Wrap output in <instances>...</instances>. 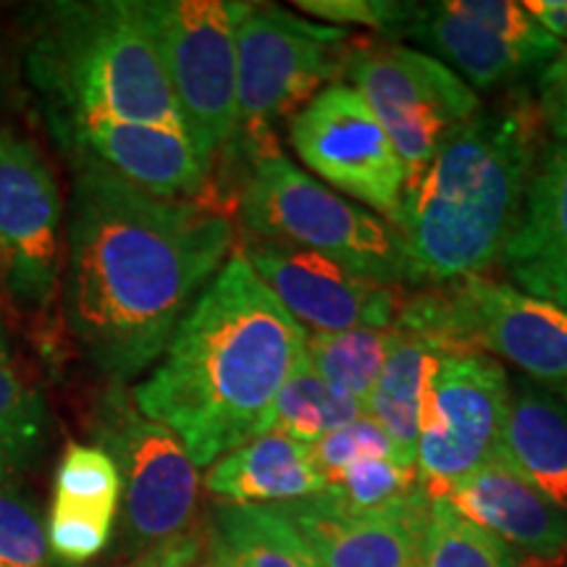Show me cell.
Here are the masks:
<instances>
[{
  "label": "cell",
  "mask_w": 567,
  "mask_h": 567,
  "mask_svg": "<svg viewBox=\"0 0 567 567\" xmlns=\"http://www.w3.org/2000/svg\"><path fill=\"white\" fill-rule=\"evenodd\" d=\"M200 542L193 534H184L145 549L130 567H195Z\"/></svg>",
  "instance_id": "obj_35"
},
{
  "label": "cell",
  "mask_w": 567,
  "mask_h": 567,
  "mask_svg": "<svg viewBox=\"0 0 567 567\" xmlns=\"http://www.w3.org/2000/svg\"><path fill=\"white\" fill-rule=\"evenodd\" d=\"M239 252L287 313L313 334L389 329L400 313V287L354 274L302 247L245 237Z\"/></svg>",
  "instance_id": "obj_15"
},
{
  "label": "cell",
  "mask_w": 567,
  "mask_h": 567,
  "mask_svg": "<svg viewBox=\"0 0 567 567\" xmlns=\"http://www.w3.org/2000/svg\"><path fill=\"white\" fill-rule=\"evenodd\" d=\"M344 74L400 155L408 200L439 147L481 111V97L431 53L394 42L352 45Z\"/></svg>",
  "instance_id": "obj_9"
},
{
  "label": "cell",
  "mask_w": 567,
  "mask_h": 567,
  "mask_svg": "<svg viewBox=\"0 0 567 567\" xmlns=\"http://www.w3.org/2000/svg\"><path fill=\"white\" fill-rule=\"evenodd\" d=\"M405 38L436 53L473 90L515 84L544 71L565 51L513 0H442L423 3Z\"/></svg>",
  "instance_id": "obj_14"
},
{
  "label": "cell",
  "mask_w": 567,
  "mask_h": 567,
  "mask_svg": "<svg viewBox=\"0 0 567 567\" xmlns=\"http://www.w3.org/2000/svg\"><path fill=\"white\" fill-rule=\"evenodd\" d=\"M122 476L111 455L97 444L69 442L55 471L53 502L116 515Z\"/></svg>",
  "instance_id": "obj_29"
},
{
  "label": "cell",
  "mask_w": 567,
  "mask_h": 567,
  "mask_svg": "<svg viewBox=\"0 0 567 567\" xmlns=\"http://www.w3.org/2000/svg\"><path fill=\"white\" fill-rule=\"evenodd\" d=\"M509 400L502 363L478 352L444 354L417 425L415 467L431 502L499 455Z\"/></svg>",
  "instance_id": "obj_11"
},
{
  "label": "cell",
  "mask_w": 567,
  "mask_h": 567,
  "mask_svg": "<svg viewBox=\"0 0 567 567\" xmlns=\"http://www.w3.org/2000/svg\"><path fill=\"white\" fill-rule=\"evenodd\" d=\"M213 536L237 567H318L313 551L279 507L218 505Z\"/></svg>",
  "instance_id": "obj_24"
},
{
  "label": "cell",
  "mask_w": 567,
  "mask_h": 567,
  "mask_svg": "<svg viewBox=\"0 0 567 567\" xmlns=\"http://www.w3.org/2000/svg\"><path fill=\"white\" fill-rule=\"evenodd\" d=\"M205 488L224 505L276 507L321 494L326 481L310 463L308 444L274 429L216 460Z\"/></svg>",
  "instance_id": "obj_21"
},
{
  "label": "cell",
  "mask_w": 567,
  "mask_h": 567,
  "mask_svg": "<svg viewBox=\"0 0 567 567\" xmlns=\"http://www.w3.org/2000/svg\"><path fill=\"white\" fill-rule=\"evenodd\" d=\"M92 436L118 467L126 534L134 547L145 551L187 534L200 476L179 436L142 415L122 384H113L95 408Z\"/></svg>",
  "instance_id": "obj_10"
},
{
  "label": "cell",
  "mask_w": 567,
  "mask_h": 567,
  "mask_svg": "<svg viewBox=\"0 0 567 567\" xmlns=\"http://www.w3.org/2000/svg\"><path fill=\"white\" fill-rule=\"evenodd\" d=\"M444 502L492 536L515 567L567 565V513L502 455L457 481Z\"/></svg>",
  "instance_id": "obj_17"
},
{
  "label": "cell",
  "mask_w": 567,
  "mask_h": 567,
  "mask_svg": "<svg viewBox=\"0 0 567 567\" xmlns=\"http://www.w3.org/2000/svg\"><path fill=\"white\" fill-rule=\"evenodd\" d=\"M48 402L21 368L9 326L0 318V486L24 473L48 439Z\"/></svg>",
  "instance_id": "obj_23"
},
{
  "label": "cell",
  "mask_w": 567,
  "mask_h": 567,
  "mask_svg": "<svg viewBox=\"0 0 567 567\" xmlns=\"http://www.w3.org/2000/svg\"><path fill=\"white\" fill-rule=\"evenodd\" d=\"M113 517L116 515L53 502L51 520L45 528L48 547L66 565L90 563L109 547Z\"/></svg>",
  "instance_id": "obj_31"
},
{
  "label": "cell",
  "mask_w": 567,
  "mask_h": 567,
  "mask_svg": "<svg viewBox=\"0 0 567 567\" xmlns=\"http://www.w3.org/2000/svg\"><path fill=\"white\" fill-rule=\"evenodd\" d=\"M276 507L313 551L318 567H421L431 507L413 515H354L323 494Z\"/></svg>",
  "instance_id": "obj_19"
},
{
  "label": "cell",
  "mask_w": 567,
  "mask_h": 567,
  "mask_svg": "<svg viewBox=\"0 0 567 567\" xmlns=\"http://www.w3.org/2000/svg\"><path fill=\"white\" fill-rule=\"evenodd\" d=\"M536 109L542 126L567 142V48L538 74Z\"/></svg>",
  "instance_id": "obj_34"
},
{
  "label": "cell",
  "mask_w": 567,
  "mask_h": 567,
  "mask_svg": "<svg viewBox=\"0 0 567 567\" xmlns=\"http://www.w3.org/2000/svg\"><path fill=\"white\" fill-rule=\"evenodd\" d=\"M231 218L203 200L142 193L74 163L66 321L113 384L158 363L176 326L234 250Z\"/></svg>",
  "instance_id": "obj_1"
},
{
  "label": "cell",
  "mask_w": 567,
  "mask_h": 567,
  "mask_svg": "<svg viewBox=\"0 0 567 567\" xmlns=\"http://www.w3.org/2000/svg\"><path fill=\"white\" fill-rule=\"evenodd\" d=\"M421 567H515L505 549L444 499L431 502Z\"/></svg>",
  "instance_id": "obj_28"
},
{
  "label": "cell",
  "mask_w": 567,
  "mask_h": 567,
  "mask_svg": "<svg viewBox=\"0 0 567 567\" xmlns=\"http://www.w3.org/2000/svg\"><path fill=\"white\" fill-rule=\"evenodd\" d=\"M350 34L266 3H239L237 134L221 158L239 174L281 153L274 124L302 111L323 84L344 71Z\"/></svg>",
  "instance_id": "obj_7"
},
{
  "label": "cell",
  "mask_w": 567,
  "mask_h": 567,
  "mask_svg": "<svg viewBox=\"0 0 567 567\" xmlns=\"http://www.w3.org/2000/svg\"><path fill=\"white\" fill-rule=\"evenodd\" d=\"M203 567H237L231 563V557L226 555V549L221 547L216 536H210V547H208V557H205Z\"/></svg>",
  "instance_id": "obj_37"
},
{
  "label": "cell",
  "mask_w": 567,
  "mask_h": 567,
  "mask_svg": "<svg viewBox=\"0 0 567 567\" xmlns=\"http://www.w3.org/2000/svg\"><path fill=\"white\" fill-rule=\"evenodd\" d=\"M308 455H310V463H313V467L318 471V476L323 481H331L334 476H339L344 467L363 463V460L389 457L400 463L392 439H389L386 431L365 413L360 415L358 421L347 423L342 429L321 436L318 442L308 444Z\"/></svg>",
  "instance_id": "obj_30"
},
{
  "label": "cell",
  "mask_w": 567,
  "mask_h": 567,
  "mask_svg": "<svg viewBox=\"0 0 567 567\" xmlns=\"http://www.w3.org/2000/svg\"><path fill=\"white\" fill-rule=\"evenodd\" d=\"M27 71L48 118L105 116L184 132L142 0L42 6Z\"/></svg>",
  "instance_id": "obj_4"
},
{
  "label": "cell",
  "mask_w": 567,
  "mask_h": 567,
  "mask_svg": "<svg viewBox=\"0 0 567 567\" xmlns=\"http://www.w3.org/2000/svg\"><path fill=\"white\" fill-rule=\"evenodd\" d=\"M302 358L305 329L234 250L132 402L172 429L197 467H210L274 431L276 394Z\"/></svg>",
  "instance_id": "obj_2"
},
{
  "label": "cell",
  "mask_w": 567,
  "mask_h": 567,
  "mask_svg": "<svg viewBox=\"0 0 567 567\" xmlns=\"http://www.w3.org/2000/svg\"><path fill=\"white\" fill-rule=\"evenodd\" d=\"M295 9L334 24H360L375 32L408 34L421 17L423 3L400 0H297Z\"/></svg>",
  "instance_id": "obj_33"
},
{
  "label": "cell",
  "mask_w": 567,
  "mask_h": 567,
  "mask_svg": "<svg viewBox=\"0 0 567 567\" xmlns=\"http://www.w3.org/2000/svg\"><path fill=\"white\" fill-rule=\"evenodd\" d=\"M63 200L40 147L0 130V284L19 308L40 313L61 279Z\"/></svg>",
  "instance_id": "obj_13"
},
{
  "label": "cell",
  "mask_w": 567,
  "mask_h": 567,
  "mask_svg": "<svg viewBox=\"0 0 567 567\" xmlns=\"http://www.w3.org/2000/svg\"><path fill=\"white\" fill-rule=\"evenodd\" d=\"M363 413L365 408L360 402L334 392L313 371L308 358H302L281 392L276 394L274 429L300 444H313L331 431L358 421Z\"/></svg>",
  "instance_id": "obj_27"
},
{
  "label": "cell",
  "mask_w": 567,
  "mask_h": 567,
  "mask_svg": "<svg viewBox=\"0 0 567 567\" xmlns=\"http://www.w3.org/2000/svg\"><path fill=\"white\" fill-rule=\"evenodd\" d=\"M289 142L310 172L396 226L405 208V166L358 90L326 84L292 116Z\"/></svg>",
  "instance_id": "obj_12"
},
{
  "label": "cell",
  "mask_w": 567,
  "mask_h": 567,
  "mask_svg": "<svg viewBox=\"0 0 567 567\" xmlns=\"http://www.w3.org/2000/svg\"><path fill=\"white\" fill-rule=\"evenodd\" d=\"M48 534L40 517L0 486V567H48Z\"/></svg>",
  "instance_id": "obj_32"
},
{
  "label": "cell",
  "mask_w": 567,
  "mask_h": 567,
  "mask_svg": "<svg viewBox=\"0 0 567 567\" xmlns=\"http://www.w3.org/2000/svg\"><path fill=\"white\" fill-rule=\"evenodd\" d=\"M442 358L444 352L439 347L402 334L365 400V415H371L386 431L396 457L405 465H415L417 425H421L431 379Z\"/></svg>",
  "instance_id": "obj_22"
},
{
  "label": "cell",
  "mask_w": 567,
  "mask_h": 567,
  "mask_svg": "<svg viewBox=\"0 0 567 567\" xmlns=\"http://www.w3.org/2000/svg\"><path fill=\"white\" fill-rule=\"evenodd\" d=\"M499 455L567 513V384H509Z\"/></svg>",
  "instance_id": "obj_20"
},
{
  "label": "cell",
  "mask_w": 567,
  "mask_h": 567,
  "mask_svg": "<svg viewBox=\"0 0 567 567\" xmlns=\"http://www.w3.org/2000/svg\"><path fill=\"white\" fill-rule=\"evenodd\" d=\"M48 124L71 161L101 168L142 193L168 200H197L208 193V166L182 130L105 116H55Z\"/></svg>",
  "instance_id": "obj_16"
},
{
  "label": "cell",
  "mask_w": 567,
  "mask_h": 567,
  "mask_svg": "<svg viewBox=\"0 0 567 567\" xmlns=\"http://www.w3.org/2000/svg\"><path fill=\"white\" fill-rule=\"evenodd\" d=\"M237 218L250 239L302 247L392 287L408 284L396 226L331 193L281 153L266 155L239 174Z\"/></svg>",
  "instance_id": "obj_5"
},
{
  "label": "cell",
  "mask_w": 567,
  "mask_h": 567,
  "mask_svg": "<svg viewBox=\"0 0 567 567\" xmlns=\"http://www.w3.org/2000/svg\"><path fill=\"white\" fill-rule=\"evenodd\" d=\"M321 494L354 515H413L431 507L417 467L389 457L344 467L339 476L326 481Z\"/></svg>",
  "instance_id": "obj_26"
},
{
  "label": "cell",
  "mask_w": 567,
  "mask_h": 567,
  "mask_svg": "<svg viewBox=\"0 0 567 567\" xmlns=\"http://www.w3.org/2000/svg\"><path fill=\"white\" fill-rule=\"evenodd\" d=\"M542 155L536 103L481 109L439 147L408 195L396 231L408 284L439 287L499 264Z\"/></svg>",
  "instance_id": "obj_3"
},
{
  "label": "cell",
  "mask_w": 567,
  "mask_h": 567,
  "mask_svg": "<svg viewBox=\"0 0 567 567\" xmlns=\"http://www.w3.org/2000/svg\"><path fill=\"white\" fill-rule=\"evenodd\" d=\"M0 95H3V61H0Z\"/></svg>",
  "instance_id": "obj_38"
},
{
  "label": "cell",
  "mask_w": 567,
  "mask_h": 567,
  "mask_svg": "<svg viewBox=\"0 0 567 567\" xmlns=\"http://www.w3.org/2000/svg\"><path fill=\"white\" fill-rule=\"evenodd\" d=\"M523 9L544 32L567 48V0H526Z\"/></svg>",
  "instance_id": "obj_36"
},
{
  "label": "cell",
  "mask_w": 567,
  "mask_h": 567,
  "mask_svg": "<svg viewBox=\"0 0 567 567\" xmlns=\"http://www.w3.org/2000/svg\"><path fill=\"white\" fill-rule=\"evenodd\" d=\"M402 334L389 329H352L339 334H305V358L334 392L365 408L368 394Z\"/></svg>",
  "instance_id": "obj_25"
},
{
  "label": "cell",
  "mask_w": 567,
  "mask_h": 567,
  "mask_svg": "<svg viewBox=\"0 0 567 567\" xmlns=\"http://www.w3.org/2000/svg\"><path fill=\"white\" fill-rule=\"evenodd\" d=\"M499 264L520 292L567 310V142L538 155Z\"/></svg>",
  "instance_id": "obj_18"
},
{
  "label": "cell",
  "mask_w": 567,
  "mask_h": 567,
  "mask_svg": "<svg viewBox=\"0 0 567 567\" xmlns=\"http://www.w3.org/2000/svg\"><path fill=\"white\" fill-rule=\"evenodd\" d=\"M184 132L213 168L237 134V17L229 0H142Z\"/></svg>",
  "instance_id": "obj_8"
},
{
  "label": "cell",
  "mask_w": 567,
  "mask_h": 567,
  "mask_svg": "<svg viewBox=\"0 0 567 567\" xmlns=\"http://www.w3.org/2000/svg\"><path fill=\"white\" fill-rule=\"evenodd\" d=\"M394 329L444 354L488 352L538 384H567V310L513 284L467 276L423 287L402 300Z\"/></svg>",
  "instance_id": "obj_6"
}]
</instances>
